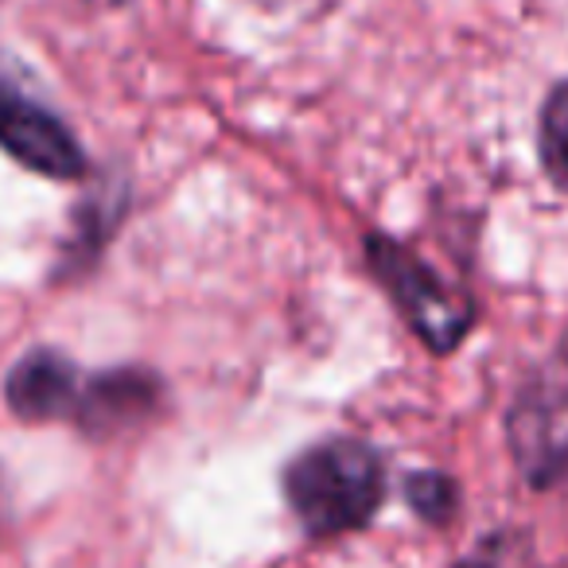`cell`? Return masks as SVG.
<instances>
[{"label": "cell", "instance_id": "1", "mask_svg": "<svg viewBox=\"0 0 568 568\" xmlns=\"http://www.w3.org/2000/svg\"><path fill=\"white\" fill-rule=\"evenodd\" d=\"M284 490L308 534L332 537L366 526L382 503V464L358 440H327L308 448L284 475Z\"/></svg>", "mask_w": 568, "mask_h": 568}, {"label": "cell", "instance_id": "2", "mask_svg": "<svg viewBox=\"0 0 568 568\" xmlns=\"http://www.w3.org/2000/svg\"><path fill=\"white\" fill-rule=\"evenodd\" d=\"M371 261L378 268L382 284L394 293L397 308L405 312V320L413 324V332L428 343L433 351H452L471 327V304L448 288L433 268L420 257H413L409 250H402L389 237H374L371 242Z\"/></svg>", "mask_w": 568, "mask_h": 568}, {"label": "cell", "instance_id": "3", "mask_svg": "<svg viewBox=\"0 0 568 568\" xmlns=\"http://www.w3.org/2000/svg\"><path fill=\"white\" fill-rule=\"evenodd\" d=\"M510 444L518 467L534 483H549L568 464V358L560 355L510 413Z\"/></svg>", "mask_w": 568, "mask_h": 568}, {"label": "cell", "instance_id": "4", "mask_svg": "<svg viewBox=\"0 0 568 568\" xmlns=\"http://www.w3.org/2000/svg\"><path fill=\"white\" fill-rule=\"evenodd\" d=\"M0 144L20 160L55 180L82 175V149L71 136V129L48 113L0 63Z\"/></svg>", "mask_w": 568, "mask_h": 568}, {"label": "cell", "instance_id": "5", "mask_svg": "<svg viewBox=\"0 0 568 568\" xmlns=\"http://www.w3.org/2000/svg\"><path fill=\"white\" fill-rule=\"evenodd\" d=\"M82 394L87 382L79 378V371L51 351H36L9 374V405L24 420L71 417L82 409Z\"/></svg>", "mask_w": 568, "mask_h": 568}, {"label": "cell", "instance_id": "6", "mask_svg": "<svg viewBox=\"0 0 568 568\" xmlns=\"http://www.w3.org/2000/svg\"><path fill=\"white\" fill-rule=\"evenodd\" d=\"M152 382L141 374H105V378H90L87 394H82V425L87 428H121L125 420L144 417L152 405Z\"/></svg>", "mask_w": 568, "mask_h": 568}, {"label": "cell", "instance_id": "7", "mask_svg": "<svg viewBox=\"0 0 568 568\" xmlns=\"http://www.w3.org/2000/svg\"><path fill=\"white\" fill-rule=\"evenodd\" d=\"M541 156L560 191H568V82L557 87L541 113Z\"/></svg>", "mask_w": 568, "mask_h": 568}, {"label": "cell", "instance_id": "8", "mask_svg": "<svg viewBox=\"0 0 568 568\" xmlns=\"http://www.w3.org/2000/svg\"><path fill=\"white\" fill-rule=\"evenodd\" d=\"M409 503L417 506L425 518L444 521L452 514V503H456V490L444 475H413L409 483Z\"/></svg>", "mask_w": 568, "mask_h": 568}, {"label": "cell", "instance_id": "9", "mask_svg": "<svg viewBox=\"0 0 568 568\" xmlns=\"http://www.w3.org/2000/svg\"><path fill=\"white\" fill-rule=\"evenodd\" d=\"M467 568H490V565H483V560H479V565H467Z\"/></svg>", "mask_w": 568, "mask_h": 568}, {"label": "cell", "instance_id": "10", "mask_svg": "<svg viewBox=\"0 0 568 568\" xmlns=\"http://www.w3.org/2000/svg\"><path fill=\"white\" fill-rule=\"evenodd\" d=\"M560 355H565V358H568V339H565V351H560Z\"/></svg>", "mask_w": 568, "mask_h": 568}]
</instances>
